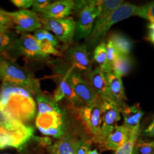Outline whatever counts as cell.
Instances as JSON below:
<instances>
[{"label": "cell", "mask_w": 154, "mask_h": 154, "mask_svg": "<svg viewBox=\"0 0 154 154\" xmlns=\"http://www.w3.org/2000/svg\"><path fill=\"white\" fill-rule=\"evenodd\" d=\"M36 103L33 94L24 88L2 83L0 115L29 125L35 119Z\"/></svg>", "instance_id": "6da1fadb"}, {"label": "cell", "mask_w": 154, "mask_h": 154, "mask_svg": "<svg viewBox=\"0 0 154 154\" xmlns=\"http://www.w3.org/2000/svg\"><path fill=\"white\" fill-rule=\"evenodd\" d=\"M36 103L35 126L42 135L57 139L66 134V113L52 96L43 92L34 96Z\"/></svg>", "instance_id": "7a4b0ae2"}, {"label": "cell", "mask_w": 154, "mask_h": 154, "mask_svg": "<svg viewBox=\"0 0 154 154\" xmlns=\"http://www.w3.org/2000/svg\"><path fill=\"white\" fill-rule=\"evenodd\" d=\"M0 81L2 83L24 88L34 96L42 93L39 80L33 73L2 54H0Z\"/></svg>", "instance_id": "3957f363"}, {"label": "cell", "mask_w": 154, "mask_h": 154, "mask_svg": "<svg viewBox=\"0 0 154 154\" xmlns=\"http://www.w3.org/2000/svg\"><path fill=\"white\" fill-rule=\"evenodd\" d=\"M34 134L31 125L0 115V150L11 148L21 152L33 139Z\"/></svg>", "instance_id": "277c9868"}, {"label": "cell", "mask_w": 154, "mask_h": 154, "mask_svg": "<svg viewBox=\"0 0 154 154\" xmlns=\"http://www.w3.org/2000/svg\"><path fill=\"white\" fill-rule=\"evenodd\" d=\"M50 64L55 74H62L66 77L77 98L83 105L92 104L101 101L87 79L80 72L60 61H53Z\"/></svg>", "instance_id": "5b68a950"}, {"label": "cell", "mask_w": 154, "mask_h": 154, "mask_svg": "<svg viewBox=\"0 0 154 154\" xmlns=\"http://www.w3.org/2000/svg\"><path fill=\"white\" fill-rule=\"evenodd\" d=\"M101 1H74L73 11H76L74 38L79 40L88 38L94 22L101 10Z\"/></svg>", "instance_id": "8992f818"}, {"label": "cell", "mask_w": 154, "mask_h": 154, "mask_svg": "<svg viewBox=\"0 0 154 154\" xmlns=\"http://www.w3.org/2000/svg\"><path fill=\"white\" fill-rule=\"evenodd\" d=\"M4 55L14 61L21 57L34 61H41L49 58L42 52L39 44L31 34H19L17 39Z\"/></svg>", "instance_id": "52a82bcc"}, {"label": "cell", "mask_w": 154, "mask_h": 154, "mask_svg": "<svg viewBox=\"0 0 154 154\" xmlns=\"http://www.w3.org/2000/svg\"><path fill=\"white\" fill-rule=\"evenodd\" d=\"M137 6L130 3H123L119 6L116 9H115L108 17L106 21L103 24L101 29L93 35L89 36V46L91 47H96V45L103 42L107 32L113 24L124 20L130 17L134 16Z\"/></svg>", "instance_id": "ba28073f"}, {"label": "cell", "mask_w": 154, "mask_h": 154, "mask_svg": "<svg viewBox=\"0 0 154 154\" xmlns=\"http://www.w3.org/2000/svg\"><path fill=\"white\" fill-rule=\"evenodd\" d=\"M40 19L42 28L53 34L58 41L64 44H69L73 42L76 26L72 17L59 19Z\"/></svg>", "instance_id": "9c48e42d"}, {"label": "cell", "mask_w": 154, "mask_h": 154, "mask_svg": "<svg viewBox=\"0 0 154 154\" xmlns=\"http://www.w3.org/2000/svg\"><path fill=\"white\" fill-rule=\"evenodd\" d=\"M102 103V122L100 134L95 140L100 145L104 141L106 138L115 127L118 121L121 120L120 107L111 100H103Z\"/></svg>", "instance_id": "30bf717a"}, {"label": "cell", "mask_w": 154, "mask_h": 154, "mask_svg": "<svg viewBox=\"0 0 154 154\" xmlns=\"http://www.w3.org/2000/svg\"><path fill=\"white\" fill-rule=\"evenodd\" d=\"M78 113L88 132L94 136V140L95 141L99 137L101 131L102 122L101 100L92 104L82 106L78 109Z\"/></svg>", "instance_id": "8fae6325"}, {"label": "cell", "mask_w": 154, "mask_h": 154, "mask_svg": "<svg viewBox=\"0 0 154 154\" xmlns=\"http://www.w3.org/2000/svg\"><path fill=\"white\" fill-rule=\"evenodd\" d=\"M8 12L14 24V30L19 34H29L42 28L39 17L32 10L20 9Z\"/></svg>", "instance_id": "7c38bea8"}, {"label": "cell", "mask_w": 154, "mask_h": 154, "mask_svg": "<svg viewBox=\"0 0 154 154\" xmlns=\"http://www.w3.org/2000/svg\"><path fill=\"white\" fill-rule=\"evenodd\" d=\"M66 57L70 66L81 74L84 73L86 75L92 70L85 44H77L69 47L66 52Z\"/></svg>", "instance_id": "4fadbf2b"}, {"label": "cell", "mask_w": 154, "mask_h": 154, "mask_svg": "<svg viewBox=\"0 0 154 154\" xmlns=\"http://www.w3.org/2000/svg\"><path fill=\"white\" fill-rule=\"evenodd\" d=\"M54 79L57 88L54 92L52 97L56 102L59 103V101L66 99L71 104L78 107V109L84 106L77 98L66 77L62 74H55Z\"/></svg>", "instance_id": "5bb4252c"}, {"label": "cell", "mask_w": 154, "mask_h": 154, "mask_svg": "<svg viewBox=\"0 0 154 154\" xmlns=\"http://www.w3.org/2000/svg\"><path fill=\"white\" fill-rule=\"evenodd\" d=\"M86 79L101 101L111 100L108 87V82L106 74L99 67L91 70L86 74Z\"/></svg>", "instance_id": "9a60e30c"}, {"label": "cell", "mask_w": 154, "mask_h": 154, "mask_svg": "<svg viewBox=\"0 0 154 154\" xmlns=\"http://www.w3.org/2000/svg\"><path fill=\"white\" fill-rule=\"evenodd\" d=\"M74 1L72 0H59L51 2L43 14L38 15L40 19H64L69 17L73 12Z\"/></svg>", "instance_id": "2e32d148"}, {"label": "cell", "mask_w": 154, "mask_h": 154, "mask_svg": "<svg viewBox=\"0 0 154 154\" xmlns=\"http://www.w3.org/2000/svg\"><path fill=\"white\" fill-rule=\"evenodd\" d=\"M131 132L132 131L124 125L116 126L101 144L102 149L116 151L128 140Z\"/></svg>", "instance_id": "e0dca14e"}, {"label": "cell", "mask_w": 154, "mask_h": 154, "mask_svg": "<svg viewBox=\"0 0 154 154\" xmlns=\"http://www.w3.org/2000/svg\"><path fill=\"white\" fill-rule=\"evenodd\" d=\"M111 100L119 107L126 104L127 99L122 79L112 72L106 73Z\"/></svg>", "instance_id": "ac0fdd59"}, {"label": "cell", "mask_w": 154, "mask_h": 154, "mask_svg": "<svg viewBox=\"0 0 154 154\" xmlns=\"http://www.w3.org/2000/svg\"><path fill=\"white\" fill-rule=\"evenodd\" d=\"M79 140L70 133L47 146L49 154H75Z\"/></svg>", "instance_id": "d6986e66"}, {"label": "cell", "mask_w": 154, "mask_h": 154, "mask_svg": "<svg viewBox=\"0 0 154 154\" xmlns=\"http://www.w3.org/2000/svg\"><path fill=\"white\" fill-rule=\"evenodd\" d=\"M121 113L124 117V125L131 131L140 127V121L144 114L139 106L125 104L120 108Z\"/></svg>", "instance_id": "ffe728a7"}, {"label": "cell", "mask_w": 154, "mask_h": 154, "mask_svg": "<svg viewBox=\"0 0 154 154\" xmlns=\"http://www.w3.org/2000/svg\"><path fill=\"white\" fill-rule=\"evenodd\" d=\"M123 3H124V2L121 1V0H104V1H101V10H100L99 14L98 15L97 18L94 22L90 36L96 34L103 26V24L106 21L109 15Z\"/></svg>", "instance_id": "44dd1931"}, {"label": "cell", "mask_w": 154, "mask_h": 154, "mask_svg": "<svg viewBox=\"0 0 154 154\" xmlns=\"http://www.w3.org/2000/svg\"><path fill=\"white\" fill-rule=\"evenodd\" d=\"M108 41L112 43L119 54L130 55L133 48V43L128 36L119 32H113L110 34Z\"/></svg>", "instance_id": "7402d4cb"}, {"label": "cell", "mask_w": 154, "mask_h": 154, "mask_svg": "<svg viewBox=\"0 0 154 154\" xmlns=\"http://www.w3.org/2000/svg\"><path fill=\"white\" fill-rule=\"evenodd\" d=\"M133 67V60L130 55L119 56L111 65V72L122 78L131 72Z\"/></svg>", "instance_id": "603a6c76"}, {"label": "cell", "mask_w": 154, "mask_h": 154, "mask_svg": "<svg viewBox=\"0 0 154 154\" xmlns=\"http://www.w3.org/2000/svg\"><path fill=\"white\" fill-rule=\"evenodd\" d=\"M94 60L99 64V68L105 74L111 72V67L107 61L106 44L104 42H101L94 48Z\"/></svg>", "instance_id": "cb8c5ba5"}, {"label": "cell", "mask_w": 154, "mask_h": 154, "mask_svg": "<svg viewBox=\"0 0 154 154\" xmlns=\"http://www.w3.org/2000/svg\"><path fill=\"white\" fill-rule=\"evenodd\" d=\"M19 36V34L14 30L0 32V54H5Z\"/></svg>", "instance_id": "d4e9b609"}, {"label": "cell", "mask_w": 154, "mask_h": 154, "mask_svg": "<svg viewBox=\"0 0 154 154\" xmlns=\"http://www.w3.org/2000/svg\"><path fill=\"white\" fill-rule=\"evenodd\" d=\"M140 134V127L135 128L132 131L129 138L124 145L121 146L119 149L115 151L114 154H132L135 143L138 139Z\"/></svg>", "instance_id": "484cf974"}, {"label": "cell", "mask_w": 154, "mask_h": 154, "mask_svg": "<svg viewBox=\"0 0 154 154\" xmlns=\"http://www.w3.org/2000/svg\"><path fill=\"white\" fill-rule=\"evenodd\" d=\"M34 37L38 42H47L51 44L54 47L57 48L59 45V41L57 38L55 37L53 34L49 31L44 29L40 28L38 29L34 32V34H32Z\"/></svg>", "instance_id": "4316f807"}, {"label": "cell", "mask_w": 154, "mask_h": 154, "mask_svg": "<svg viewBox=\"0 0 154 154\" xmlns=\"http://www.w3.org/2000/svg\"><path fill=\"white\" fill-rule=\"evenodd\" d=\"M134 16H137L152 22L154 21V2L136 7Z\"/></svg>", "instance_id": "83f0119b"}, {"label": "cell", "mask_w": 154, "mask_h": 154, "mask_svg": "<svg viewBox=\"0 0 154 154\" xmlns=\"http://www.w3.org/2000/svg\"><path fill=\"white\" fill-rule=\"evenodd\" d=\"M132 154H154V141L146 142L137 139Z\"/></svg>", "instance_id": "f1b7e54d"}, {"label": "cell", "mask_w": 154, "mask_h": 154, "mask_svg": "<svg viewBox=\"0 0 154 154\" xmlns=\"http://www.w3.org/2000/svg\"><path fill=\"white\" fill-rule=\"evenodd\" d=\"M14 24L8 11L0 9V32L14 30Z\"/></svg>", "instance_id": "f546056e"}, {"label": "cell", "mask_w": 154, "mask_h": 154, "mask_svg": "<svg viewBox=\"0 0 154 154\" xmlns=\"http://www.w3.org/2000/svg\"><path fill=\"white\" fill-rule=\"evenodd\" d=\"M52 2L49 0H33L32 11L36 14L41 15L47 10L48 7Z\"/></svg>", "instance_id": "4dcf8cb0"}, {"label": "cell", "mask_w": 154, "mask_h": 154, "mask_svg": "<svg viewBox=\"0 0 154 154\" xmlns=\"http://www.w3.org/2000/svg\"><path fill=\"white\" fill-rule=\"evenodd\" d=\"M106 44V55H107V61L109 66L111 67L112 63L116 61V59L119 56V51L116 49L114 46L113 45L111 42L108 41Z\"/></svg>", "instance_id": "1f68e13d"}, {"label": "cell", "mask_w": 154, "mask_h": 154, "mask_svg": "<svg viewBox=\"0 0 154 154\" xmlns=\"http://www.w3.org/2000/svg\"><path fill=\"white\" fill-rule=\"evenodd\" d=\"M90 151V143L85 140H79L75 154H88Z\"/></svg>", "instance_id": "d6a6232c"}, {"label": "cell", "mask_w": 154, "mask_h": 154, "mask_svg": "<svg viewBox=\"0 0 154 154\" xmlns=\"http://www.w3.org/2000/svg\"><path fill=\"white\" fill-rule=\"evenodd\" d=\"M33 0H11V3L21 9H29L32 7Z\"/></svg>", "instance_id": "836d02e7"}, {"label": "cell", "mask_w": 154, "mask_h": 154, "mask_svg": "<svg viewBox=\"0 0 154 154\" xmlns=\"http://www.w3.org/2000/svg\"><path fill=\"white\" fill-rule=\"evenodd\" d=\"M148 29H149V33H148L147 39L154 44V21L150 22L148 25Z\"/></svg>", "instance_id": "e575fe53"}, {"label": "cell", "mask_w": 154, "mask_h": 154, "mask_svg": "<svg viewBox=\"0 0 154 154\" xmlns=\"http://www.w3.org/2000/svg\"><path fill=\"white\" fill-rule=\"evenodd\" d=\"M143 135L149 137H154V119L151 124L143 131Z\"/></svg>", "instance_id": "d590c367"}, {"label": "cell", "mask_w": 154, "mask_h": 154, "mask_svg": "<svg viewBox=\"0 0 154 154\" xmlns=\"http://www.w3.org/2000/svg\"><path fill=\"white\" fill-rule=\"evenodd\" d=\"M88 154H99V152H98L96 150H90L89 151H88Z\"/></svg>", "instance_id": "8d00e7d4"}, {"label": "cell", "mask_w": 154, "mask_h": 154, "mask_svg": "<svg viewBox=\"0 0 154 154\" xmlns=\"http://www.w3.org/2000/svg\"><path fill=\"white\" fill-rule=\"evenodd\" d=\"M3 154H10V153H3Z\"/></svg>", "instance_id": "74e56055"}]
</instances>
